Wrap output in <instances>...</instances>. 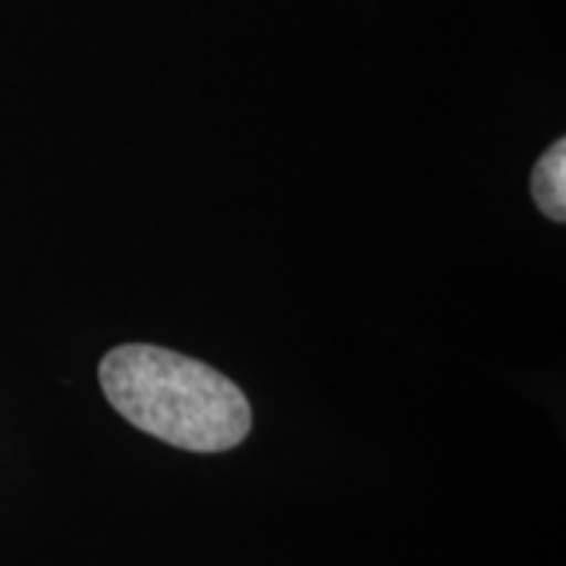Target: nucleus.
I'll return each instance as SVG.
<instances>
[{
  "label": "nucleus",
  "mask_w": 566,
  "mask_h": 566,
  "mask_svg": "<svg viewBox=\"0 0 566 566\" xmlns=\"http://www.w3.org/2000/svg\"><path fill=\"white\" fill-rule=\"evenodd\" d=\"M532 196L551 221L566 218V142L557 139L532 174Z\"/></svg>",
  "instance_id": "obj_2"
},
{
  "label": "nucleus",
  "mask_w": 566,
  "mask_h": 566,
  "mask_svg": "<svg viewBox=\"0 0 566 566\" xmlns=\"http://www.w3.org/2000/svg\"><path fill=\"white\" fill-rule=\"evenodd\" d=\"M98 378L123 419L164 444L221 453L240 444L252 428L243 390L211 365L174 349L117 346L102 359Z\"/></svg>",
  "instance_id": "obj_1"
}]
</instances>
